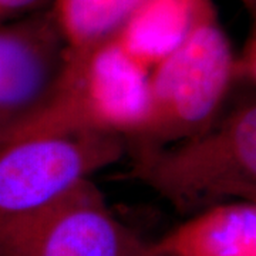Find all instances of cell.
Masks as SVG:
<instances>
[{
  "mask_svg": "<svg viewBox=\"0 0 256 256\" xmlns=\"http://www.w3.org/2000/svg\"><path fill=\"white\" fill-rule=\"evenodd\" d=\"M212 8L214 0H146L116 37L128 54L151 72Z\"/></svg>",
  "mask_w": 256,
  "mask_h": 256,
  "instance_id": "obj_8",
  "label": "cell"
},
{
  "mask_svg": "<svg viewBox=\"0 0 256 256\" xmlns=\"http://www.w3.org/2000/svg\"><path fill=\"white\" fill-rule=\"evenodd\" d=\"M234 84L255 87L256 82V33L255 28L249 32L244 44L234 53Z\"/></svg>",
  "mask_w": 256,
  "mask_h": 256,
  "instance_id": "obj_10",
  "label": "cell"
},
{
  "mask_svg": "<svg viewBox=\"0 0 256 256\" xmlns=\"http://www.w3.org/2000/svg\"><path fill=\"white\" fill-rule=\"evenodd\" d=\"M53 0H0V24L30 16L52 6Z\"/></svg>",
  "mask_w": 256,
  "mask_h": 256,
  "instance_id": "obj_11",
  "label": "cell"
},
{
  "mask_svg": "<svg viewBox=\"0 0 256 256\" xmlns=\"http://www.w3.org/2000/svg\"><path fill=\"white\" fill-rule=\"evenodd\" d=\"M146 0H53L52 14L68 52L114 37Z\"/></svg>",
  "mask_w": 256,
  "mask_h": 256,
  "instance_id": "obj_9",
  "label": "cell"
},
{
  "mask_svg": "<svg viewBox=\"0 0 256 256\" xmlns=\"http://www.w3.org/2000/svg\"><path fill=\"white\" fill-rule=\"evenodd\" d=\"M131 176L180 212L256 202V101L248 94L210 127L161 146H131Z\"/></svg>",
  "mask_w": 256,
  "mask_h": 256,
  "instance_id": "obj_1",
  "label": "cell"
},
{
  "mask_svg": "<svg viewBox=\"0 0 256 256\" xmlns=\"http://www.w3.org/2000/svg\"><path fill=\"white\" fill-rule=\"evenodd\" d=\"M152 248L162 256H256V202L230 201L205 208Z\"/></svg>",
  "mask_w": 256,
  "mask_h": 256,
  "instance_id": "obj_7",
  "label": "cell"
},
{
  "mask_svg": "<svg viewBox=\"0 0 256 256\" xmlns=\"http://www.w3.org/2000/svg\"><path fill=\"white\" fill-rule=\"evenodd\" d=\"M126 152V138L111 134H0V234L53 205Z\"/></svg>",
  "mask_w": 256,
  "mask_h": 256,
  "instance_id": "obj_4",
  "label": "cell"
},
{
  "mask_svg": "<svg viewBox=\"0 0 256 256\" xmlns=\"http://www.w3.org/2000/svg\"><path fill=\"white\" fill-rule=\"evenodd\" d=\"M67 53L48 101L3 134L98 132L126 141L136 137L148 112L150 70L128 54L116 36Z\"/></svg>",
  "mask_w": 256,
  "mask_h": 256,
  "instance_id": "obj_2",
  "label": "cell"
},
{
  "mask_svg": "<svg viewBox=\"0 0 256 256\" xmlns=\"http://www.w3.org/2000/svg\"><path fill=\"white\" fill-rule=\"evenodd\" d=\"M240 4L246 9V12L252 16V18H255L256 12V0H239Z\"/></svg>",
  "mask_w": 256,
  "mask_h": 256,
  "instance_id": "obj_13",
  "label": "cell"
},
{
  "mask_svg": "<svg viewBox=\"0 0 256 256\" xmlns=\"http://www.w3.org/2000/svg\"><path fill=\"white\" fill-rule=\"evenodd\" d=\"M144 245L92 180L0 234V256H137Z\"/></svg>",
  "mask_w": 256,
  "mask_h": 256,
  "instance_id": "obj_5",
  "label": "cell"
},
{
  "mask_svg": "<svg viewBox=\"0 0 256 256\" xmlns=\"http://www.w3.org/2000/svg\"><path fill=\"white\" fill-rule=\"evenodd\" d=\"M234 53L215 6L151 68L146 124L127 148L168 146L210 127L235 86Z\"/></svg>",
  "mask_w": 256,
  "mask_h": 256,
  "instance_id": "obj_3",
  "label": "cell"
},
{
  "mask_svg": "<svg viewBox=\"0 0 256 256\" xmlns=\"http://www.w3.org/2000/svg\"><path fill=\"white\" fill-rule=\"evenodd\" d=\"M67 54L50 8L0 24V134L46 104Z\"/></svg>",
  "mask_w": 256,
  "mask_h": 256,
  "instance_id": "obj_6",
  "label": "cell"
},
{
  "mask_svg": "<svg viewBox=\"0 0 256 256\" xmlns=\"http://www.w3.org/2000/svg\"><path fill=\"white\" fill-rule=\"evenodd\" d=\"M137 256H162L152 248V244H146L144 248L137 254Z\"/></svg>",
  "mask_w": 256,
  "mask_h": 256,
  "instance_id": "obj_12",
  "label": "cell"
}]
</instances>
